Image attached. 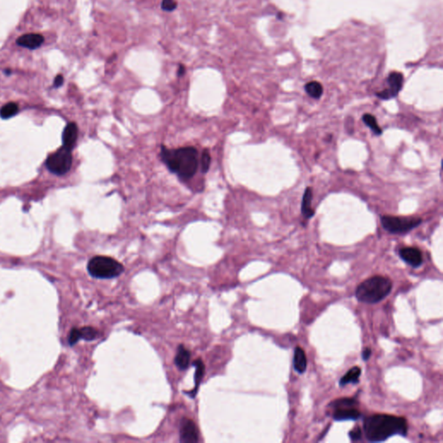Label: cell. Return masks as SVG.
<instances>
[{
	"label": "cell",
	"instance_id": "cell-16",
	"mask_svg": "<svg viewBox=\"0 0 443 443\" xmlns=\"http://www.w3.org/2000/svg\"><path fill=\"white\" fill-rule=\"evenodd\" d=\"M312 200V188L308 187L304 192L302 203H301V213L305 218L309 219L314 216V211L311 208Z\"/></svg>",
	"mask_w": 443,
	"mask_h": 443
},
{
	"label": "cell",
	"instance_id": "cell-19",
	"mask_svg": "<svg viewBox=\"0 0 443 443\" xmlns=\"http://www.w3.org/2000/svg\"><path fill=\"white\" fill-rule=\"evenodd\" d=\"M306 92L314 99H320L323 94V88L321 84L317 82H311L305 86Z\"/></svg>",
	"mask_w": 443,
	"mask_h": 443
},
{
	"label": "cell",
	"instance_id": "cell-8",
	"mask_svg": "<svg viewBox=\"0 0 443 443\" xmlns=\"http://www.w3.org/2000/svg\"><path fill=\"white\" fill-rule=\"evenodd\" d=\"M180 442L197 443L199 441V432L195 423L191 419L183 418L180 423Z\"/></svg>",
	"mask_w": 443,
	"mask_h": 443
},
{
	"label": "cell",
	"instance_id": "cell-20",
	"mask_svg": "<svg viewBox=\"0 0 443 443\" xmlns=\"http://www.w3.org/2000/svg\"><path fill=\"white\" fill-rule=\"evenodd\" d=\"M18 112V106L15 102L5 104L0 110V115L3 119H9L12 116L16 115Z\"/></svg>",
	"mask_w": 443,
	"mask_h": 443
},
{
	"label": "cell",
	"instance_id": "cell-18",
	"mask_svg": "<svg viewBox=\"0 0 443 443\" xmlns=\"http://www.w3.org/2000/svg\"><path fill=\"white\" fill-rule=\"evenodd\" d=\"M360 375H361V369L360 367L355 366V367L351 368L345 373V375L341 377V379L340 380V386L343 387L349 383H359Z\"/></svg>",
	"mask_w": 443,
	"mask_h": 443
},
{
	"label": "cell",
	"instance_id": "cell-15",
	"mask_svg": "<svg viewBox=\"0 0 443 443\" xmlns=\"http://www.w3.org/2000/svg\"><path fill=\"white\" fill-rule=\"evenodd\" d=\"M194 366H195V376H194V381H195V386H194V389L191 391V392H187L188 395L192 397H195L197 393V391H198V388H199L200 383L201 381L203 379L204 375V370H205V367H204V363L203 361L201 360H197L194 361V363H192Z\"/></svg>",
	"mask_w": 443,
	"mask_h": 443
},
{
	"label": "cell",
	"instance_id": "cell-3",
	"mask_svg": "<svg viewBox=\"0 0 443 443\" xmlns=\"http://www.w3.org/2000/svg\"><path fill=\"white\" fill-rule=\"evenodd\" d=\"M392 289L391 279L383 276H373L365 279L356 290V298L360 302L378 303L390 295Z\"/></svg>",
	"mask_w": 443,
	"mask_h": 443
},
{
	"label": "cell",
	"instance_id": "cell-24",
	"mask_svg": "<svg viewBox=\"0 0 443 443\" xmlns=\"http://www.w3.org/2000/svg\"><path fill=\"white\" fill-rule=\"evenodd\" d=\"M349 436H350V439L352 441V442H358L361 439L362 437V431L360 429V427H356L354 429H352L350 433H349Z\"/></svg>",
	"mask_w": 443,
	"mask_h": 443
},
{
	"label": "cell",
	"instance_id": "cell-2",
	"mask_svg": "<svg viewBox=\"0 0 443 443\" xmlns=\"http://www.w3.org/2000/svg\"><path fill=\"white\" fill-rule=\"evenodd\" d=\"M160 157L169 171L183 181L191 180L196 174L198 167V153L195 148L168 149L162 145Z\"/></svg>",
	"mask_w": 443,
	"mask_h": 443
},
{
	"label": "cell",
	"instance_id": "cell-9",
	"mask_svg": "<svg viewBox=\"0 0 443 443\" xmlns=\"http://www.w3.org/2000/svg\"><path fill=\"white\" fill-rule=\"evenodd\" d=\"M387 82L389 88L376 94V96L383 100H390L397 96L403 86V76L399 73H392L388 77Z\"/></svg>",
	"mask_w": 443,
	"mask_h": 443
},
{
	"label": "cell",
	"instance_id": "cell-21",
	"mask_svg": "<svg viewBox=\"0 0 443 443\" xmlns=\"http://www.w3.org/2000/svg\"><path fill=\"white\" fill-rule=\"evenodd\" d=\"M363 121L366 126L371 128V131L377 135H380L383 132L381 128L378 126V124L377 122L375 116L371 115L370 114H365L363 116Z\"/></svg>",
	"mask_w": 443,
	"mask_h": 443
},
{
	"label": "cell",
	"instance_id": "cell-25",
	"mask_svg": "<svg viewBox=\"0 0 443 443\" xmlns=\"http://www.w3.org/2000/svg\"><path fill=\"white\" fill-rule=\"evenodd\" d=\"M63 84H64V76L62 75H58L54 80V87L59 88Z\"/></svg>",
	"mask_w": 443,
	"mask_h": 443
},
{
	"label": "cell",
	"instance_id": "cell-22",
	"mask_svg": "<svg viewBox=\"0 0 443 443\" xmlns=\"http://www.w3.org/2000/svg\"><path fill=\"white\" fill-rule=\"evenodd\" d=\"M211 161H212V158H211V154L208 150H204L203 152V154H202V158H201V166H202V172H207L210 169V166H211Z\"/></svg>",
	"mask_w": 443,
	"mask_h": 443
},
{
	"label": "cell",
	"instance_id": "cell-11",
	"mask_svg": "<svg viewBox=\"0 0 443 443\" xmlns=\"http://www.w3.org/2000/svg\"><path fill=\"white\" fill-rule=\"evenodd\" d=\"M99 335V331L96 330V328H91V327H87V328H74L72 331H70V334L68 337V342L73 345L77 343L81 339H83L85 340H94Z\"/></svg>",
	"mask_w": 443,
	"mask_h": 443
},
{
	"label": "cell",
	"instance_id": "cell-5",
	"mask_svg": "<svg viewBox=\"0 0 443 443\" xmlns=\"http://www.w3.org/2000/svg\"><path fill=\"white\" fill-rule=\"evenodd\" d=\"M422 219L405 216H383L381 224L383 229L392 234H403L419 226Z\"/></svg>",
	"mask_w": 443,
	"mask_h": 443
},
{
	"label": "cell",
	"instance_id": "cell-12",
	"mask_svg": "<svg viewBox=\"0 0 443 443\" xmlns=\"http://www.w3.org/2000/svg\"><path fill=\"white\" fill-rule=\"evenodd\" d=\"M44 36L37 33L24 34L16 39L17 45L24 47V48L29 49H36L39 48L41 45L44 44Z\"/></svg>",
	"mask_w": 443,
	"mask_h": 443
},
{
	"label": "cell",
	"instance_id": "cell-17",
	"mask_svg": "<svg viewBox=\"0 0 443 443\" xmlns=\"http://www.w3.org/2000/svg\"><path fill=\"white\" fill-rule=\"evenodd\" d=\"M307 364H308V360H307V356H306L303 349L299 346L296 347L295 350V356H294L295 370L299 374H302L307 370Z\"/></svg>",
	"mask_w": 443,
	"mask_h": 443
},
{
	"label": "cell",
	"instance_id": "cell-14",
	"mask_svg": "<svg viewBox=\"0 0 443 443\" xmlns=\"http://www.w3.org/2000/svg\"><path fill=\"white\" fill-rule=\"evenodd\" d=\"M191 351L188 350L183 345H180L177 350L176 353L175 362L176 366L180 369V371H184L190 366V361H191Z\"/></svg>",
	"mask_w": 443,
	"mask_h": 443
},
{
	"label": "cell",
	"instance_id": "cell-7",
	"mask_svg": "<svg viewBox=\"0 0 443 443\" xmlns=\"http://www.w3.org/2000/svg\"><path fill=\"white\" fill-rule=\"evenodd\" d=\"M72 165L71 151L67 148H61L46 160L49 171L56 175H64L70 170Z\"/></svg>",
	"mask_w": 443,
	"mask_h": 443
},
{
	"label": "cell",
	"instance_id": "cell-6",
	"mask_svg": "<svg viewBox=\"0 0 443 443\" xmlns=\"http://www.w3.org/2000/svg\"><path fill=\"white\" fill-rule=\"evenodd\" d=\"M357 404V401L353 398H341L333 401L331 403V407L334 410L332 414L333 419L339 422L360 419L361 413L356 409Z\"/></svg>",
	"mask_w": 443,
	"mask_h": 443
},
{
	"label": "cell",
	"instance_id": "cell-1",
	"mask_svg": "<svg viewBox=\"0 0 443 443\" xmlns=\"http://www.w3.org/2000/svg\"><path fill=\"white\" fill-rule=\"evenodd\" d=\"M363 432L369 442L381 443L395 435H407V421L395 415L376 414L364 419Z\"/></svg>",
	"mask_w": 443,
	"mask_h": 443
},
{
	"label": "cell",
	"instance_id": "cell-4",
	"mask_svg": "<svg viewBox=\"0 0 443 443\" xmlns=\"http://www.w3.org/2000/svg\"><path fill=\"white\" fill-rule=\"evenodd\" d=\"M90 276L97 279H113L124 272V266L109 256H97L89 260L88 266Z\"/></svg>",
	"mask_w": 443,
	"mask_h": 443
},
{
	"label": "cell",
	"instance_id": "cell-10",
	"mask_svg": "<svg viewBox=\"0 0 443 443\" xmlns=\"http://www.w3.org/2000/svg\"><path fill=\"white\" fill-rule=\"evenodd\" d=\"M399 256L403 262L413 268H418L423 263V255L417 247H403L400 249Z\"/></svg>",
	"mask_w": 443,
	"mask_h": 443
},
{
	"label": "cell",
	"instance_id": "cell-26",
	"mask_svg": "<svg viewBox=\"0 0 443 443\" xmlns=\"http://www.w3.org/2000/svg\"><path fill=\"white\" fill-rule=\"evenodd\" d=\"M371 355V349H370V348H366V349L363 351V353H362V358H363V360H364V361H367V360L370 359Z\"/></svg>",
	"mask_w": 443,
	"mask_h": 443
},
{
	"label": "cell",
	"instance_id": "cell-23",
	"mask_svg": "<svg viewBox=\"0 0 443 443\" xmlns=\"http://www.w3.org/2000/svg\"><path fill=\"white\" fill-rule=\"evenodd\" d=\"M161 6L164 11L172 12L177 7V2H176V0H163Z\"/></svg>",
	"mask_w": 443,
	"mask_h": 443
},
{
	"label": "cell",
	"instance_id": "cell-13",
	"mask_svg": "<svg viewBox=\"0 0 443 443\" xmlns=\"http://www.w3.org/2000/svg\"><path fill=\"white\" fill-rule=\"evenodd\" d=\"M78 135V128L76 123L71 122L68 123L63 132V143L64 147L68 150L72 151L73 148L76 146V140Z\"/></svg>",
	"mask_w": 443,
	"mask_h": 443
}]
</instances>
